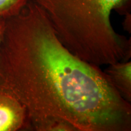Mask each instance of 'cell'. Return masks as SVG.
<instances>
[{
  "label": "cell",
  "mask_w": 131,
  "mask_h": 131,
  "mask_svg": "<svg viewBox=\"0 0 131 131\" xmlns=\"http://www.w3.org/2000/svg\"><path fill=\"white\" fill-rule=\"evenodd\" d=\"M0 86L25 108L40 131H128L130 103L100 67L60 41L41 7L30 0L6 19L0 47Z\"/></svg>",
  "instance_id": "6da1fadb"
},
{
  "label": "cell",
  "mask_w": 131,
  "mask_h": 131,
  "mask_svg": "<svg viewBox=\"0 0 131 131\" xmlns=\"http://www.w3.org/2000/svg\"><path fill=\"white\" fill-rule=\"evenodd\" d=\"M44 10L62 44L92 64L108 66L128 61L130 41L111 24L117 11L128 15L130 0H32Z\"/></svg>",
  "instance_id": "7a4b0ae2"
},
{
  "label": "cell",
  "mask_w": 131,
  "mask_h": 131,
  "mask_svg": "<svg viewBox=\"0 0 131 131\" xmlns=\"http://www.w3.org/2000/svg\"><path fill=\"white\" fill-rule=\"evenodd\" d=\"M30 129L25 108L12 95L0 86V131Z\"/></svg>",
  "instance_id": "3957f363"
},
{
  "label": "cell",
  "mask_w": 131,
  "mask_h": 131,
  "mask_svg": "<svg viewBox=\"0 0 131 131\" xmlns=\"http://www.w3.org/2000/svg\"><path fill=\"white\" fill-rule=\"evenodd\" d=\"M111 84L126 100L131 101V62L119 61L108 65L104 70Z\"/></svg>",
  "instance_id": "277c9868"
},
{
  "label": "cell",
  "mask_w": 131,
  "mask_h": 131,
  "mask_svg": "<svg viewBox=\"0 0 131 131\" xmlns=\"http://www.w3.org/2000/svg\"><path fill=\"white\" fill-rule=\"evenodd\" d=\"M30 0H0V18L7 19L18 15Z\"/></svg>",
  "instance_id": "5b68a950"
},
{
  "label": "cell",
  "mask_w": 131,
  "mask_h": 131,
  "mask_svg": "<svg viewBox=\"0 0 131 131\" xmlns=\"http://www.w3.org/2000/svg\"><path fill=\"white\" fill-rule=\"evenodd\" d=\"M6 19L3 18H0V47H1V42H2L5 27H6Z\"/></svg>",
  "instance_id": "8992f818"
}]
</instances>
